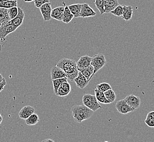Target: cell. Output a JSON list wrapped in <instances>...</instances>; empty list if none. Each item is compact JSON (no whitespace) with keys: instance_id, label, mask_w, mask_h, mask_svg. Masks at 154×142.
<instances>
[{"instance_id":"cell-1","label":"cell","mask_w":154,"mask_h":142,"mask_svg":"<svg viewBox=\"0 0 154 142\" xmlns=\"http://www.w3.org/2000/svg\"><path fill=\"white\" fill-rule=\"evenodd\" d=\"M56 66L65 72L67 79L73 82L74 79L78 76L79 71L77 69L76 62L73 60L62 59L57 63Z\"/></svg>"},{"instance_id":"cell-2","label":"cell","mask_w":154,"mask_h":142,"mask_svg":"<svg viewBox=\"0 0 154 142\" xmlns=\"http://www.w3.org/2000/svg\"><path fill=\"white\" fill-rule=\"evenodd\" d=\"M72 116L74 122L77 123H81L83 121L90 118L94 112L90 110L84 105H75L71 109Z\"/></svg>"},{"instance_id":"cell-3","label":"cell","mask_w":154,"mask_h":142,"mask_svg":"<svg viewBox=\"0 0 154 142\" xmlns=\"http://www.w3.org/2000/svg\"><path fill=\"white\" fill-rule=\"evenodd\" d=\"M83 105L85 106L94 112L101 108V105L98 102L95 95L85 94L82 98Z\"/></svg>"},{"instance_id":"cell-4","label":"cell","mask_w":154,"mask_h":142,"mask_svg":"<svg viewBox=\"0 0 154 142\" xmlns=\"http://www.w3.org/2000/svg\"><path fill=\"white\" fill-rule=\"evenodd\" d=\"M107 63L104 55L102 53L97 54L91 57L90 65L94 67V75L106 65Z\"/></svg>"},{"instance_id":"cell-5","label":"cell","mask_w":154,"mask_h":142,"mask_svg":"<svg viewBox=\"0 0 154 142\" xmlns=\"http://www.w3.org/2000/svg\"><path fill=\"white\" fill-rule=\"evenodd\" d=\"M17 29L16 27L9 22L2 24L0 26V41L3 42L7 36L11 33L14 32Z\"/></svg>"},{"instance_id":"cell-6","label":"cell","mask_w":154,"mask_h":142,"mask_svg":"<svg viewBox=\"0 0 154 142\" xmlns=\"http://www.w3.org/2000/svg\"><path fill=\"white\" fill-rule=\"evenodd\" d=\"M116 108L119 113L122 114H126L129 113L134 112L136 110L130 106L124 99L118 101L116 104Z\"/></svg>"},{"instance_id":"cell-7","label":"cell","mask_w":154,"mask_h":142,"mask_svg":"<svg viewBox=\"0 0 154 142\" xmlns=\"http://www.w3.org/2000/svg\"><path fill=\"white\" fill-rule=\"evenodd\" d=\"M96 15V13L88 3H84L82 4V8L79 14L80 18H89L95 17Z\"/></svg>"},{"instance_id":"cell-8","label":"cell","mask_w":154,"mask_h":142,"mask_svg":"<svg viewBox=\"0 0 154 142\" xmlns=\"http://www.w3.org/2000/svg\"><path fill=\"white\" fill-rule=\"evenodd\" d=\"M39 9L43 18V20L45 21L51 20V13L52 11L51 3L50 2H48L42 5L39 7Z\"/></svg>"},{"instance_id":"cell-9","label":"cell","mask_w":154,"mask_h":142,"mask_svg":"<svg viewBox=\"0 0 154 142\" xmlns=\"http://www.w3.org/2000/svg\"><path fill=\"white\" fill-rule=\"evenodd\" d=\"M124 100L132 108L136 110L140 106L141 103L140 98L134 95H129L125 98Z\"/></svg>"},{"instance_id":"cell-10","label":"cell","mask_w":154,"mask_h":142,"mask_svg":"<svg viewBox=\"0 0 154 142\" xmlns=\"http://www.w3.org/2000/svg\"><path fill=\"white\" fill-rule=\"evenodd\" d=\"M18 14L15 18H13V19L9 21V23L13 24L17 29L23 24L24 18H25V13L23 9L21 8L20 7H18Z\"/></svg>"},{"instance_id":"cell-11","label":"cell","mask_w":154,"mask_h":142,"mask_svg":"<svg viewBox=\"0 0 154 142\" xmlns=\"http://www.w3.org/2000/svg\"><path fill=\"white\" fill-rule=\"evenodd\" d=\"M73 82L75 83L76 86L81 89H84L88 84H89L90 80H88L82 74V73L79 71L78 74Z\"/></svg>"},{"instance_id":"cell-12","label":"cell","mask_w":154,"mask_h":142,"mask_svg":"<svg viewBox=\"0 0 154 142\" xmlns=\"http://www.w3.org/2000/svg\"><path fill=\"white\" fill-rule=\"evenodd\" d=\"M35 112V109L32 106H26L21 109L19 113V116L20 118L23 120H26L31 114Z\"/></svg>"},{"instance_id":"cell-13","label":"cell","mask_w":154,"mask_h":142,"mask_svg":"<svg viewBox=\"0 0 154 142\" xmlns=\"http://www.w3.org/2000/svg\"><path fill=\"white\" fill-rule=\"evenodd\" d=\"M51 80L67 77V75L65 73V72L57 66H54L53 67L51 68Z\"/></svg>"},{"instance_id":"cell-14","label":"cell","mask_w":154,"mask_h":142,"mask_svg":"<svg viewBox=\"0 0 154 142\" xmlns=\"http://www.w3.org/2000/svg\"><path fill=\"white\" fill-rule=\"evenodd\" d=\"M65 7H57L53 9H52L51 13V19H54L57 21H62V16L64 11Z\"/></svg>"},{"instance_id":"cell-15","label":"cell","mask_w":154,"mask_h":142,"mask_svg":"<svg viewBox=\"0 0 154 142\" xmlns=\"http://www.w3.org/2000/svg\"><path fill=\"white\" fill-rule=\"evenodd\" d=\"M122 17L126 21L130 20L133 15V7L131 6L122 5Z\"/></svg>"},{"instance_id":"cell-16","label":"cell","mask_w":154,"mask_h":142,"mask_svg":"<svg viewBox=\"0 0 154 142\" xmlns=\"http://www.w3.org/2000/svg\"><path fill=\"white\" fill-rule=\"evenodd\" d=\"M91 60V57L88 55L80 57V59L76 62L77 68H84L88 67L90 65Z\"/></svg>"},{"instance_id":"cell-17","label":"cell","mask_w":154,"mask_h":142,"mask_svg":"<svg viewBox=\"0 0 154 142\" xmlns=\"http://www.w3.org/2000/svg\"><path fill=\"white\" fill-rule=\"evenodd\" d=\"M104 13H109L119 5L118 0H104Z\"/></svg>"},{"instance_id":"cell-18","label":"cell","mask_w":154,"mask_h":142,"mask_svg":"<svg viewBox=\"0 0 154 142\" xmlns=\"http://www.w3.org/2000/svg\"><path fill=\"white\" fill-rule=\"evenodd\" d=\"M77 69L78 71L82 73V74H83L88 80H91L93 76H94V69L91 65L85 68H77Z\"/></svg>"},{"instance_id":"cell-19","label":"cell","mask_w":154,"mask_h":142,"mask_svg":"<svg viewBox=\"0 0 154 142\" xmlns=\"http://www.w3.org/2000/svg\"><path fill=\"white\" fill-rule=\"evenodd\" d=\"M73 18H74V16L72 14L71 11H69L68 6H65L61 21H62L65 24H68L73 20Z\"/></svg>"},{"instance_id":"cell-20","label":"cell","mask_w":154,"mask_h":142,"mask_svg":"<svg viewBox=\"0 0 154 142\" xmlns=\"http://www.w3.org/2000/svg\"><path fill=\"white\" fill-rule=\"evenodd\" d=\"M68 8L71 11L72 14L74 16V18H79V14H80L81 8H82V4L77 3V4H73L69 6H68Z\"/></svg>"},{"instance_id":"cell-21","label":"cell","mask_w":154,"mask_h":142,"mask_svg":"<svg viewBox=\"0 0 154 142\" xmlns=\"http://www.w3.org/2000/svg\"><path fill=\"white\" fill-rule=\"evenodd\" d=\"M95 94L96 98L97 99L98 102L99 103H101L102 104H110L109 101L107 100V98L105 97L103 92L99 91L98 90L95 88Z\"/></svg>"},{"instance_id":"cell-22","label":"cell","mask_w":154,"mask_h":142,"mask_svg":"<svg viewBox=\"0 0 154 142\" xmlns=\"http://www.w3.org/2000/svg\"><path fill=\"white\" fill-rule=\"evenodd\" d=\"M11 20L8 13V9L0 8V23L4 24Z\"/></svg>"},{"instance_id":"cell-23","label":"cell","mask_w":154,"mask_h":142,"mask_svg":"<svg viewBox=\"0 0 154 142\" xmlns=\"http://www.w3.org/2000/svg\"><path fill=\"white\" fill-rule=\"evenodd\" d=\"M25 120L26 124L29 126H33L38 122L39 121V118L38 115L34 113Z\"/></svg>"},{"instance_id":"cell-24","label":"cell","mask_w":154,"mask_h":142,"mask_svg":"<svg viewBox=\"0 0 154 142\" xmlns=\"http://www.w3.org/2000/svg\"><path fill=\"white\" fill-rule=\"evenodd\" d=\"M67 79H67V77H64V78H59V79L52 80L53 85L54 92L55 94L57 96V90H58V89L59 88L61 83L63 82L67 81Z\"/></svg>"},{"instance_id":"cell-25","label":"cell","mask_w":154,"mask_h":142,"mask_svg":"<svg viewBox=\"0 0 154 142\" xmlns=\"http://www.w3.org/2000/svg\"><path fill=\"white\" fill-rule=\"evenodd\" d=\"M104 94L106 98L109 101L110 103H113L116 98V93L112 89H109L107 91L104 92Z\"/></svg>"},{"instance_id":"cell-26","label":"cell","mask_w":154,"mask_h":142,"mask_svg":"<svg viewBox=\"0 0 154 142\" xmlns=\"http://www.w3.org/2000/svg\"><path fill=\"white\" fill-rule=\"evenodd\" d=\"M18 3L17 1H8L2 2H0V8H4L8 9L13 7H17Z\"/></svg>"},{"instance_id":"cell-27","label":"cell","mask_w":154,"mask_h":142,"mask_svg":"<svg viewBox=\"0 0 154 142\" xmlns=\"http://www.w3.org/2000/svg\"><path fill=\"white\" fill-rule=\"evenodd\" d=\"M94 2L95 3L96 8L99 11L101 15L104 13V0H94Z\"/></svg>"},{"instance_id":"cell-28","label":"cell","mask_w":154,"mask_h":142,"mask_svg":"<svg viewBox=\"0 0 154 142\" xmlns=\"http://www.w3.org/2000/svg\"><path fill=\"white\" fill-rule=\"evenodd\" d=\"M95 88H96L99 91H101L103 92L109 89H112L109 84L107 83H102L101 84H99L97 85H96Z\"/></svg>"},{"instance_id":"cell-29","label":"cell","mask_w":154,"mask_h":142,"mask_svg":"<svg viewBox=\"0 0 154 142\" xmlns=\"http://www.w3.org/2000/svg\"><path fill=\"white\" fill-rule=\"evenodd\" d=\"M122 5H119L118 6H116L114 9L110 11V13L114 15H116V17H122Z\"/></svg>"},{"instance_id":"cell-30","label":"cell","mask_w":154,"mask_h":142,"mask_svg":"<svg viewBox=\"0 0 154 142\" xmlns=\"http://www.w3.org/2000/svg\"><path fill=\"white\" fill-rule=\"evenodd\" d=\"M18 8L17 7H13L8 9V13L9 15V18L11 20L15 18L18 14Z\"/></svg>"},{"instance_id":"cell-31","label":"cell","mask_w":154,"mask_h":142,"mask_svg":"<svg viewBox=\"0 0 154 142\" xmlns=\"http://www.w3.org/2000/svg\"><path fill=\"white\" fill-rule=\"evenodd\" d=\"M60 86H61L62 89H63L67 92H68V94H69L70 92L71 91V86L70 84L68 83L67 81L63 82L61 83Z\"/></svg>"},{"instance_id":"cell-32","label":"cell","mask_w":154,"mask_h":142,"mask_svg":"<svg viewBox=\"0 0 154 142\" xmlns=\"http://www.w3.org/2000/svg\"><path fill=\"white\" fill-rule=\"evenodd\" d=\"M35 6L36 8H39V7L43 4L48 2H50V0H34Z\"/></svg>"},{"instance_id":"cell-33","label":"cell","mask_w":154,"mask_h":142,"mask_svg":"<svg viewBox=\"0 0 154 142\" xmlns=\"http://www.w3.org/2000/svg\"><path fill=\"white\" fill-rule=\"evenodd\" d=\"M145 124L146 125L150 127H154V119H151L146 118L145 119Z\"/></svg>"},{"instance_id":"cell-34","label":"cell","mask_w":154,"mask_h":142,"mask_svg":"<svg viewBox=\"0 0 154 142\" xmlns=\"http://www.w3.org/2000/svg\"><path fill=\"white\" fill-rule=\"evenodd\" d=\"M6 81L5 78L3 79V81L0 83V92L3 90L5 86H6Z\"/></svg>"},{"instance_id":"cell-35","label":"cell","mask_w":154,"mask_h":142,"mask_svg":"<svg viewBox=\"0 0 154 142\" xmlns=\"http://www.w3.org/2000/svg\"><path fill=\"white\" fill-rule=\"evenodd\" d=\"M146 118L151 119H154V112L151 111L148 113V114L146 116Z\"/></svg>"},{"instance_id":"cell-36","label":"cell","mask_w":154,"mask_h":142,"mask_svg":"<svg viewBox=\"0 0 154 142\" xmlns=\"http://www.w3.org/2000/svg\"><path fill=\"white\" fill-rule=\"evenodd\" d=\"M42 142H54V140H53V139H45V140H43Z\"/></svg>"},{"instance_id":"cell-37","label":"cell","mask_w":154,"mask_h":142,"mask_svg":"<svg viewBox=\"0 0 154 142\" xmlns=\"http://www.w3.org/2000/svg\"><path fill=\"white\" fill-rule=\"evenodd\" d=\"M4 79H5V78L3 77V76L0 73V83H1Z\"/></svg>"},{"instance_id":"cell-38","label":"cell","mask_w":154,"mask_h":142,"mask_svg":"<svg viewBox=\"0 0 154 142\" xmlns=\"http://www.w3.org/2000/svg\"><path fill=\"white\" fill-rule=\"evenodd\" d=\"M2 121H3V118H2V116L1 113H0V125L2 123Z\"/></svg>"},{"instance_id":"cell-39","label":"cell","mask_w":154,"mask_h":142,"mask_svg":"<svg viewBox=\"0 0 154 142\" xmlns=\"http://www.w3.org/2000/svg\"><path fill=\"white\" fill-rule=\"evenodd\" d=\"M25 2H31L34 1V0H24Z\"/></svg>"},{"instance_id":"cell-40","label":"cell","mask_w":154,"mask_h":142,"mask_svg":"<svg viewBox=\"0 0 154 142\" xmlns=\"http://www.w3.org/2000/svg\"><path fill=\"white\" fill-rule=\"evenodd\" d=\"M17 1V0H0V2H2L5 1Z\"/></svg>"},{"instance_id":"cell-41","label":"cell","mask_w":154,"mask_h":142,"mask_svg":"<svg viewBox=\"0 0 154 142\" xmlns=\"http://www.w3.org/2000/svg\"><path fill=\"white\" fill-rule=\"evenodd\" d=\"M1 25H2V24H1V23H0V26H1Z\"/></svg>"},{"instance_id":"cell-42","label":"cell","mask_w":154,"mask_h":142,"mask_svg":"<svg viewBox=\"0 0 154 142\" xmlns=\"http://www.w3.org/2000/svg\"><path fill=\"white\" fill-rule=\"evenodd\" d=\"M0 42H1V41H0Z\"/></svg>"}]
</instances>
